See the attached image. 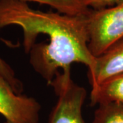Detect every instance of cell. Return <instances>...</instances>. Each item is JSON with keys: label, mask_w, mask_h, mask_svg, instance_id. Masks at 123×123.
<instances>
[{"label": "cell", "mask_w": 123, "mask_h": 123, "mask_svg": "<svg viewBox=\"0 0 123 123\" xmlns=\"http://www.w3.org/2000/svg\"><path fill=\"white\" fill-rule=\"evenodd\" d=\"M87 14L43 12L25 1L0 0V28L12 25L22 28L23 47L30 53L31 65L49 84L73 63L88 68L93 65L95 57L88 48Z\"/></svg>", "instance_id": "cell-1"}, {"label": "cell", "mask_w": 123, "mask_h": 123, "mask_svg": "<svg viewBox=\"0 0 123 123\" xmlns=\"http://www.w3.org/2000/svg\"><path fill=\"white\" fill-rule=\"evenodd\" d=\"M86 17L88 48L94 57L123 40V3L107 8L90 9Z\"/></svg>", "instance_id": "cell-2"}, {"label": "cell", "mask_w": 123, "mask_h": 123, "mask_svg": "<svg viewBox=\"0 0 123 123\" xmlns=\"http://www.w3.org/2000/svg\"><path fill=\"white\" fill-rule=\"evenodd\" d=\"M57 97L48 123H85L82 107L86 91L71 78L70 68L58 72L49 84Z\"/></svg>", "instance_id": "cell-3"}, {"label": "cell", "mask_w": 123, "mask_h": 123, "mask_svg": "<svg viewBox=\"0 0 123 123\" xmlns=\"http://www.w3.org/2000/svg\"><path fill=\"white\" fill-rule=\"evenodd\" d=\"M40 109L34 98L17 93L0 74V115L6 123H38Z\"/></svg>", "instance_id": "cell-4"}, {"label": "cell", "mask_w": 123, "mask_h": 123, "mask_svg": "<svg viewBox=\"0 0 123 123\" xmlns=\"http://www.w3.org/2000/svg\"><path fill=\"white\" fill-rule=\"evenodd\" d=\"M122 73L123 40L114 44L101 55L95 57L92 66L88 68V79L92 88Z\"/></svg>", "instance_id": "cell-5"}, {"label": "cell", "mask_w": 123, "mask_h": 123, "mask_svg": "<svg viewBox=\"0 0 123 123\" xmlns=\"http://www.w3.org/2000/svg\"><path fill=\"white\" fill-rule=\"evenodd\" d=\"M111 103L123 104V73L91 88L90 104L92 105Z\"/></svg>", "instance_id": "cell-6"}, {"label": "cell", "mask_w": 123, "mask_h": 123, "mask_svg": "<svg viewBox=\"0 0 123 123\" xmlns=\"http://www.w3.org/2000/svg\"><path fill=\"white\" fill-rule=\"evenodd\" d=\"M91 123H123V104L111 103L98 105Z\"/></svg>", "instance_id": "cell-7"}, {"label": "cell", "mask_w": 123, "mask_h": 123, "mask_svg": "<svg viewBox=\"0 0 123 123\" xmlns=\"http://www.w3.org/2000/svg\"><path fill=\"white\" fill-rule=\"evenodd\" d=\"M0 74L9 82L14 91L18 94H22L23 90L22 82L18 79L11 66L0 57Z\"/></svg>", "instance_id": "cell-8"}, {"label": "cell", "mask_w": 123, "mask_h": 123, "mask_svg": "<svg viewBox=\"0 0 123 123\" xmlns=\"http://www.w3.org/2000/svg\"><path fill=\"white\" fill-rule=\"evenodd\" d=\"M84 6L93 10L107 8L123 3V0H79Z\"/></svg>", "instance_id": "cell-9"}, {"label": "cell", "mask_w": 123, "mask_h": 123, "mask_svg": "<svg viewBox=\"0 0 123 123\" xmlns=\"http://www.w3.org/2000/svg\"><path fill=\"white\" fill-rule=\"evenodd\" d=\"M19 1H25V0H19Z\"/></svg>", "instance_id": "cell-10"}, {"label": "cell", "mask_w": 123, "mask_h": 123, "mask_svg": "<svg viewBox=\"0 0 123 123\" xmlns=\"http://www.w3.org/2000/svg\"></svg>", "instance_id": "cell-11"}]
</instances>
